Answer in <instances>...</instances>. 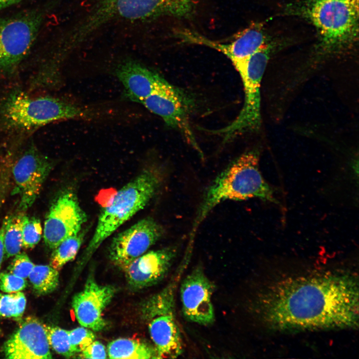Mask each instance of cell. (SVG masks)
Instances as JSON below:
<instances>
[{
	"label": "cell",
	"mask_w": 359,
	"mask_h": 359,
	"mask_svg": "<svg viewBox=\"0 0 359 359\" xmlns=\"http://www.w3.org/2000/svg\"><path fill=\"white\" fill-rule=\"evenodd\" d=\"M179 36L184 41L214 48L222 52L232 62L249 57L269 42L264 27L260 23L251 24L226 43L211 40L188 30L180 31Z\"/></svg>",
	"instance_id": "15"
},
{
	"label": "cell",
	"mask_w": 359,
	"mask_h": 359,
	"mask_svg": "<svg viewBox=\"0 0 359 359\" xmlns=\"http://www.w3.org/2000/svg\"><path fill=\"white\" fill-rule=\"evenodd\" d=\"M259 151L246 152L230 164L212 182L197 210L190 234L192 240L197 228L209 212L226 200L259 198L277 203L275 190L263 178L259 166Z\"/></svg>",
	"instance_id": "3"
},
{
	"label": "cell",
	"mask_w": 359,
	"mask_h": 359,
	"mask_svg": "<svg viewBox=\"0 0 359 359\" xmlns=\"http://www.w3.org/2000/svg\"><path fill=\"white\" fill-rule=\"evenodd\" d=\"M176 283L172 282L148 300L143 308L145 318L158 359H175L183 351L175 307Z\"/></svg>",
	"instance_id": "8"
},
{
	"label": "cell",
	"mask_w": 359,
	"mask_h": 359,
	"mask_svg": "<svg viewBox=\"0 0 359 359\" xmlns=\"http://www.w3.org/2000/svg\"><path fill=\"white\" fill-rule=\"evenodd\" d=\"M0 332H1V331H0Z\"/></svg>",
	"instance_id": "33"
},
{
	"label": "cell",
	"mask_w": 359,
	"mask_h": 359,
	"mask_svg": "<svg viewBox=\"0 0 359 359\" xmlns=\"http://www.w3.org/2000/svg\"><path fill=\"white\" fill-rule=\"evenodd\" d=\"M115 73L124 87L126 97L139 103L169 83L157 72L134 60L120 63Z\"/></svg>",
	"instance_id": "19"
},
{
	"label": "cell",
	"mask_w": 359,
	"mask_h": 359,
	"mask_svg": "<svg viewBox=\"0 0 359 359\" xmlns=\"http://www.w3.org/2000/svg\"><path fill=\"white\" fill-rule=\"evenodd\" d=\"M34 265L25 253H19L14 256L7 269L9 273L26 279Z\"/></svg>",
	"instance_id": "28"
},
{
	"label": "cell",
	"mask_w": 359,
	"mask_h": 359,
	"mask_svg": "<svg viewBox=\"0 0 359 359\" xmlns=\"http://www.w3.org/2000/svg\"><path fill=\"white\" fill-rule=\"evenodd\" d=\"M44 324L34 317L26 318L4 343L6 358L47 359L52 358Z\"/></svg>",
	"instance_id": "17"
},
{
	"label": "cell",
	"mask_w": 359,
	"mask_h": 359,
	"mask_svg": "<svg viewBox=\"0 0 359 359\" xmlns=\"http://www.w3.org/2000/svg\"><path fill=\"white\" fill-rule=\"evenodd\" d=\"M82 107L49 96L23 91L8 94L0 103V122L7 129L30 130L58 121L85 117Z\"/></svg>",
	"instance_id": "6"
},
{
	"label": "cell",
	"mask_w": 359,
	"mask_h": 359,
	"mask_svg": "<svg viewBox=\"0 0 359 359\" xmlns=\"http://www.w3.org/2000/svg\"><path fill=\"white\" fill-rule=\"evenodd\" d=\"M26 304V299L22 292L0 293V316L19 319L24 312Z\"/></svg>",
	"instance_id": "24"
},
{
	"label": "cell",
	"mask_w": 359,
	"mask_h": 359,
	"mask_svg": "<svg viewBox=\"0 0 359 359\" xmlns=\"http://www.w3.org/2000/svg\"><path fill=\"white\" fill-rule=\"evenodd\" d=\"M52 167L51 161L32 143L11 163L12 194L19 197V211L24 212L34 203Z\"/></svg>",
	"instance_id": "10"
},
{
	"label": "cell",
	"mask_w": 359,
	"mask_h": 359,
	"mask_svg": "<svg viewBox=\"0 0 359 359\" xmlns=\"http://www.w3.org/2000/svg\"><path fill=\"white\" fill-rule=\"evenodd\" d=\"M87 219L76 194L70 190L62 192L53 201L46 216L43 230L45 244L54 249L65 238L79 232Z\"/></svg>",
	"instance_id": "12"
},
{
	"label": "cell",
	"mask_w": 359,
	"mask_h": 359,
	"mask_svg": "<svg viewBox=\"0 0 359 359\" xmlns=\"http://www.w3.org/2000/svg\"><path fill=\"white\" fill-rule=\"evenodd\" d=\"M177 253L176 247L171 246L146 252L137 258L123 269L129 285L140 289L158 283L169 271Z\"/></svg>",
	"instance_id": "18"
},
{
	"label": "cell",
	"mask_w": 359,
	"mask_h": 359,
	"mask_svg": "<svg viewBox=\"0 0 359 359\" xmlns=\"http://www.w3.org/2000/svg\"><path fill=\"white\" fill-rule=\"evenodd\" d=\"M359 4V0H296L284 12L316 28L318 41L313 56L319 62L347 51L358 41Z\"/></svg>",
	"instance_id": "2"
},
{
	"label": "cell",
	"mask_w": 359,
	"mask_h": 359,
	"mask_svg": "<svg viewBox=\"0 0 359 359\" xmlns=\"http://www.w3.org/2000/svg\"><path fill=\"white\" fill-rule=\"evenodd\" d=\"M24 215V212L18 211L8 216L3 240L6 258L18 254L22 247V227Z\"/></svg>",
	"instance_id": "23"
},
{
	"label": "cell",
	"mask_w": 359,
	"mask_h": 359,
	"mask_svg": "<svg viewBox=\"0 0 359 359\" xmlns=\"http://www.w3.org/2000/svg\"><path fill=\"white\" fill-rule=\"evenodd\" d=\"M8 216H6L2 221L0 228V270L4 255V235L7 224Z\"/></svg>",
	"instance_id": "31"
},
{
	"label": "cell",
	"mask_w": 359,
	"mask_h": 359,
	"mask_svg": "<svg viewBox=\"0 0 359 359\" xmlns=\"http://www.w3.org/2000/svg\"><path fill=\"white\" fill-rule=\"evenodd\" d=\"M156 169H147L118 190L102 208L93 235L79 263L87 262L102 243L120 226L144 208L162 182Z\"/></svg>",
	"instance_id": "4"
},
{
	"label": "cell",
	"mask_w": 359,
	"mask_h": 359,
	"mask_svg": "<svg viewBox=\"0 0 359 359\" xmlns=\"http://www.w3.org/2000/svg\"><path fill=\"white\" fill-rule=\"evenodd\" d=\"M107 355L104 345L94 340L79 353V357L83 359H106Z\"/></svg>",
	"instance_id": "30"
},
{
	"label": "cell",
	"mask_w": 359,
	"mask_h": 359,
	"mask_svg": "<svg viewBox=\"0 0 359 359\" xmlns=\"http://www.w3.org/2000/svg\"><path fill=\"white\" fill-rule=\"evenodd\" d=\"M107 354L110 359H158L154 347L129 338H119L110 342Z\"/></svg>",
	"instance_id": "20"
},
{
	"label": "cell",
	"mask_w": 359,
	"mask_h": 359,
	"mask_svg": "<svg viewBox=\"0 0 359 359\" xmlns=\"http://www.w3.org/2000/svg\"><path fill=\"white\" fill-rule=\"evenodd\" d=\"M164 233L163 226L153 218H143L113 238L109 246V257L123 269L145 253Z\"/></svg>",
	"instance_id": "13"
},
{
	"label": "cell",
	"mask_w": 359,
	"mask_h": 359,
	"mask_svg": "<svg viewBox=\"0 0 359 359\" xmlns=\"http://www.w3.org/2000/svg\"><path fill=\"white\" fill-rule=\"evenodd\" d=\"M193 2L194 0H99L73 29L68 40L76 47L98 29L114 20L187 16Z\"/></svg>",
	"instance_id": "5"
},
{
	"label": "cell",
	"mask_w": 359,
	"mask_h": 359,
	"mask_svg": "<svg viewBox=\"0 0 359 359\" xmlns=\"http://www.w3.org/2000/svg\"><path fill=\"white\" fill-rule=\"evenodd\" d=\"M27 286L25 279L9 272L0 273V290L6 293L21 291Z\"/></svg>",
	"instance_id": "29"
},
{
	"label": "cell",
	"mask_w": 359,
	"mask_h": 359,
	"mask_svg": "<svg viewBox=\"0 0 359 359\" xmlns=\"http://www.w3.org/2000/svg\"><path fill=\"white\" fill-rule=\"evenodd\" d=\"M24 0H0V10L17 4Z\"/></svg>",
	"instance_id": "32"
},
{
	"label": "cell",
	"mask_w": 359,
	"mask_h": 359,
	"mask_svg": "<svg viewBox=\"0 0 359 359\" xmlns=\"http://www.w3.org/2000/svg\"><path fill=\"white\" fill-rule=\"evenodd\" d=\"M84 237V232L81 230L61 241L53 249L50 265L58 271L66 263L73 260L82 245Z\"/></svg>",
	"instance_id": "21"
},
{
	"label": "cell",
	"mask_w": 359,
	"mask_h": 359,
	"mask_svg": "<svg viewBox=\"0 0 359 359\" xmlns=\"http://www.w3.org/2000/svg\"><path fill=\"white\" fill-rule=\"evenodd\" d=\"M42 232L40 220L25 215L22 227V247L25 248L34 247L40 240Z\"/></svg>",
	"instance_id": "26"
},
{
	"label": "cell",
	"mask_w": 359,
	"mask_h": 359,
	"mask_svg": "<svg viewBox=\"0 0 359 359\" xmlns=\"http://www.w3.org/2000/svg\"><path fill=\"white\" fill-rule=\"evenodd\" d=\"M275 47L269 42L249 57L232 62L242 79L245 96L242 108L235 119L224 128L213 132L221 136L224 141L260 128L261 82Z\"/></svg>",
	"instance_id": "7"
},
{
	"label": "cell",
	"mask_w": 359,
	"mask_h": 359,
	"mask_svg": "<svg viewBox=\"0 0 359 359\" xmlns=\"http://www.w3.org/2000/svg\"><path fill=\"white\" fill-rule=\"evenodd\" d=\"M255 299L258 319L275 330L358 327V280L347 272H313L285 277L270 283Z\"/></svg>",
	"instance_id": "1"
},
{
	"label": "cell",
	"mask_w": 359,
	"mask_h": 359,
	"mask_svg": "<svg viewBox=\"0 0 359 359\" xmlns=\"http://www.w3.org/2000/svg\"><path fill=\"white\" fill-rule=\"evenodd\" d=\"M69 334L71 348L75 355L95 340L94 333L83 326L69 331Z\"/></svg>",
	"instance_id": "27"
},
{
	"label": "cell",
	"mask_w": 359,
	"mask_h": 359,
	"mask_svg": "<svg viewBox=\"0 0 359 359\" xmlns=\"http://www.w3.org/2000/svg\"><path fill=\"white\" fill-rule=\"evenodd\" d=\"M215 286L202 267L194 268L182 281L180 297L182 313L188 321L209 326L215 320L212 297Z\"/></svg>",
	"instance_id": "14"
},
{
	"label": "cell",
	"mask_w": 359,
	"mask_h": 359,
	"mask_svg": "<svg viewBox=\"0 0 359 359\" xmlns=\"http://www.w3.org/2000/svg\"><path fill=\"white\" fill-rule=\"evenodd\" d=\"M140 103L161 117L168 126L179 131L187 142L199 151L189 122L193 106L190 96L168 83Z\"/></svg>",
	"instance_id": "11"
},
{
	"label": "cell",
	"mask_w": 359,
	"mask_h": 359,
	"mask_svg": "<svg viewBox=\"0 0 359 359\" xmlns=\"http://www.w3.org/2000/svg\"><path fill=\"white\" fill-rule=\"evenodd\" d=\"M29 280L35 292L46 295L54 291L59 284L58 271L50 265H34Z\"/></svg>",
	"instance_id": "22"
},
{
	"label": "cell",
	"mask_w": 359,
	"mask_h": 359,
	"mask_svg": "<svg viewBox=\"0 0 359 359\" xmlns=\"http://www.w3.org/2000/svg\"><path fill=\"white\" fill-rule=\"evenodd\" d=\"M43 21L39 12L0 17V71L15 68L28 54Z\"/></svg>",
	"instance_id": "9"
},
{
	"label": "cell",
	"mask_w": 359,
	"mask_h": 359,
	"mask_svg": "<svg viewBox=\"0 0 359 359\" xmlns=\"http://www.w3.org/2000/svg\"><path fill=\"white\" fill-rule=\"evenodd\" d=\"M49 346L66 358L75 356L70 341L69 331L56 326L44 325Z\"/></svg>",
	"instance_id": "25"
},
{
	"label": "cell",
	"mask_w": 359,
	"mask_h": 359,
	"mask_svg": "<svg viewBox=\"0 0 359 359\" xmlns=\"http://www.w3.org/2000/svg\"><path fill=\"white\" fill-rule=\"evenodd\" d=\"M115 292L113 286L101 285L90 276L83 289L72 299V308L80 325L94 331L104 330L107 323L103 317V312Z\"/></svg>",
	"instance_id": "16"
}]
</instances>
